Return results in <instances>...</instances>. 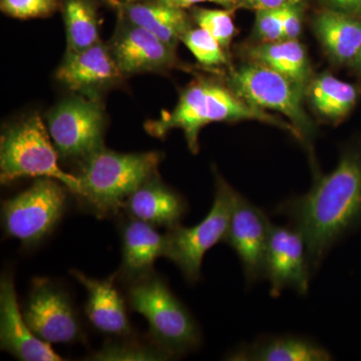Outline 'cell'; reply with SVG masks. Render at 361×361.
I'll list each match as a JSON object with an SVG mask.
<instances>
[{"instance_id":"obj_1","label":"cell","mask_w":361,"mask_h":361,"mask_svg":"<svg viewBox=\"0 0 361 361\" xmlns=\"http://www.w3.org/2000/svg\"><path fill=\"white\" fill-rule=\"evenodd\" d=\"M275 214L300 233L310 270H317L329 249L361 219V154L344 152L331 173L316 175L307 193L287 199Z\"/></svg>"},{"instance_id":"obj_2","label":"cell","mask_w":361,"mask_h":361,"mask_svg":"<svg viewBox=\"0 0 361 361\" xmlns=\"http://www.w3.org/2000/svg\"><path fill=\"white\" fill-rule=\"evenodd\" d=\"M255 120L280 128L300 140L290 123L254 108L237 96L229 85L226 87L210 80H199L183 90L179 102L171 113L159 120L146 123V130L155 137H163L169 130L184 132L188 147L194 154L199 151V134L212 123H231Z\"/></svg>"},{"instance_id":"obj_3","label":"cell","mask_w":361,"mask_h":361,"mask_svg":"<svg viewBox=\"0 0 361 361\" xmlns=\"http://www.w3.org/2000/svg\"><path fill=\"white\" fill-rule=\"evenodd\" d=\"M158 152L123 154L103 148L80 161L78 198L99 217L116 213L146 180L157 175Z\"/></svg>"},{"instance_id":"obj_4","label":"cell","mask_w":361,"mask_h":361,"mask_svg":"<svg viewBox=\"0 0 361 361\" xmlns=\"http://www.w3.org/2000/svg\"><path fill=\"white\" fill-rule=\"evenodd\" d=\"M59 153L49 130L39 115L23 118L7 128L0 140V180L8 184L25 177L51 178L80 197L82 184L78 176L59 166Z\"/></svg>"},{"instance_id":"obj_5","label":"cell","mask_w":361,"mask_h":361,"mask_svg":"<svg viewBox=\"0 0 361 361\" xmlns=\"http://www.w3.org/2000/svg\"><path fill=\"white\" fill-rule=\"evenodd\" d=\"M129 303L146 318L151 336L171 357L185 355L200 343V330L193 316L161 278L149 275L133 282Z\"/></svg>"},{"instance_id":"obj_6","label":"cell","mask_w":361,"mask_h":361,"mask_svg":"<svg viewBox=\"0 0 361 361\" xmlns=\"http://www.w3.org/2000/svg\"><path fill=\"white\" fill-rule=\"evenodd\" d=\"M228 85L254 108L286 116L300 135L301 141L312 135L313 123L303 106L305 90L290 78L268 66L250 61L231 68Z\"/></svg>"},{"instance_id":"obj_7","label":"cell","mask_w":361,"mask_h":361,"mask_svg":"<svg viewBox=\"0 0 361 361\" xmlns=\"http://www.w3.org/2000/svg\"><path fill=\"white\" fill-rule=\"evenodd\" d=\"M215 196L205 219L194 227L178 225L166 234L165 257L170 259L190 283L198 281L207 251L225 241L237 192L216 174Z\"/></svg>"},{"instance_id":"obj_8","label":"cell","mask_w":361,"mask_h":361,"mask_svg":"<svg viewBox=\"0 0 361 361\" xmlns=\"http://www.w3.org/2000/svg\"><path fill=\"white\" fill-rule=\"evenodd\" d=\"M47 120L61 158L82 161L104 148L106 116L97 94L78 92L66 97L47 114Z\"/></svg>"},{"instance_id":"obj_9","label":"cell","mask_w":361,"mask_h":361,"mask_svg":"<svg viewBox=\"0 0 361 361\" xmlns=\"http://www.w3.org/2000/svg\"><path fill=\"white\" fill-rule=\"evenodd\" d=\"M65 185L51 178H39L20 194L2 204L7 236L32 245L51 232L66 208Z\"/></svg>"},{"instance_id":"obj_10","label":"cell","mask_w":361,"mask_h":361,"mask_svg":"<svg viewBox=\"0 0 361 361\" xmlns=\"http://www.w3.org/2000/svg\"><path fill=\"white\" fill-rule=\"evenodd\" d=\"M23 316L33 334L47 343H73L82 336L68 294L45 278L33 281Z\"/></svg>"},{"instance_id":"obj_11","label":"cell","mask_w":361,"mask_h":361,"mask_svg":"<svg viewBox=\"0 0 361 361\" xmlns=\"http://www.w3.org/2000/svg\"><path fill=\"white\" fill-rule=\"evenodd\" d=\"M108 47L123 75L163 73L178 66L175 49L125 18H118Z\"/></svg>"},{"instance_id":"obj_12","label":"cell","mask_w":361,"mask_h":361,"mask_svg":"<svg viewBox=\"0 0 361 361\" xmlns=\"http://www.w3.org/2000/svg\"><path fill=\"white\" fill-rule=\"evenodd\" d=\"M271 226L264 211L242 195H235L225 242L238 255L248 284L264 277Z\"/></svg>"},{"instance_id":"obj_13","label":"cell","mask_w":361,"mask_h":361,"mask_svg":"<svg viewBox=\"0 0 361 361\" xmlns=\"http://www.w3.org/2000/svg\"><path fill=\"white\" fill-rule=\"evenodd\" d=\"M310 267L305 242L293 227L271 226L266 251L264 277L270 282L271 295L278 297L286 288L299 294L310 288Z\"/></svg>"},{"instance_id":"obj_14","label":"cell","mask_w":361,"mask_h":361,"mask_svg":"<svg viewBox=\"0 0 361 361\" xmlns=\"http://www.w3.org/2000/svg\"><path fill=\"white\" fill-rule=\"evenodd\" d=\"M0 344L1 349L23 361L63 360L26 323L11 273H4L0 281Z\"/></svg>"},{"instance_id":"obj_15","label":"cell","mask_w":361,"mask_h":361,"mask_svg":"<svg viewBox=\"0 0 361 361\" xmlns=\"http://www.w3.org/2000/svg\"><path fill=\"white\" fill-rule=\"evenodd\" d=\"M108 44L102 42L78 51H66L56 78L73 92L96 94L123 78Z\"/></svg>"},{"instance_id":"obj_16","label":"cell","mask_w":361,"mask_h":361,"mask_svg":"<svg viewBox=\"0 0 361 361\" xmlns=\"http://www.w3.org/2000/svg\"><path fill=\"white\" fill-rule=\"evenodd\" d=\"M118 18L153 33L176 49L182 35L191 27L184 9L161 4L157 0H106Z\"/></svg>"},{"instance_id":"obj_17","label":"cell","mask_w":361,"mask_h":361,"mask_svg":"<svg viewBox=\"0 0 361 361\" xmlns=\"http://www.w3.org/2000/svg\"><path fill=\"white\" fill-rule=\"evenodd\" d=\"M125 207L130 217L154 227H167L168 230L180 225L187 210L182 197L166 186L158 174L137 188L126 202Z\"/></svg>"},{"instance_id":"obj_18","label":"cell","mask_w":361,"mask_h":361,"mask_svg":"<svg viewBox=\"0 0 361 361\" xmlns=\"http://www.w3.org/2000/svg\"><path fill=\"white\" fill-rule=\"evenodd\" d=\"M73 276L87 291L85 312L90 323L99 331L111 336H123L130 332L125 300L116 288L114 279H92L80 271H71Z\"/></svg>"},{"instance_id":"obj_19","label":"cell","mask_w":361,"mask_h":361,"mask_svg":"<svg viewBox=\"0 0 361 361\" xmlns=\"http://www.w3.org/2000/svg\"><path fill=\"white\" fill-rule=\"evenodd\" d=\"M123 276L135 282L152 275L159 257H165L166 235L154 226L130 218L122 228Z\"/></svg>"},{"instance_id":"obj_20","label":"cell","mask_w":361,"mask_h":361,"mask_svg":"<svg viewBox=\"0 0 361 361\" xmlns=\"http://www.w3.org/2000/svg\"><path fill=\"white\" fill-rule=\"evenodd\" d=\"M236 361H326L331 355L319 344L296 336H265L233 350Z\"/></svg>"},{"instance_id":"obj_21","label":"cell","mask_w":361,"mask_h":361,"mask_svg":"<svg viewBox=\"0 0 361 361\" xmlns=\"http://www.w3.org/2000/svg\"><path fill=\"white\" fill-rule=\"evenodd\" d=\"M316 35L338 63H353L361 49V21L341 11H323L314 20Z\"/></svg>"},{"instance_id":"obj_22","label":"cell","mask_w":361,"mask_h":361,"mask_svg":"<svg viewBox=\"0 0 361 361\" xmlns=\"http://www.w3.org/2000/svg\"><path fill=\"white\" fill-rule=\"evenodd\" d=\"M246 52L249 61L278 71L304 90L312 78L307 54L303 45L297 39L262 42L249 47Z\"/></svg>"},{"instance_id":"obj_23","label":"cell","mask_w":361,"mask_h":361,"mask_svg":"<svg viewBox=\"0 0 361 361\" xmlns=\"http://www.w3.org/2000/svg\"><path fill=\"white\" fill-rule=\"evenodd\" d=\"M314 110L331 121L344 118L357 101V90L353 85L324 73L310 78L305 90Z\"/></svg>"},{"instance_id":"obj_24","label":"cell","mask_w":361,"mask_h":361,"mask_svg":"<svg viewBox=\"0 0 361 361\" xmlns=\"http://www.w3.org/2000/svg\"><path fill=\"white\" fill-rule=\"evenodd\" d=\"M68 51H78L101 42L96 0H63Z\"/></svg>"},{"instance_id":"obj_25","label":"cell","mask_w":361,"mask_h":361,"mask_svg":"<svg viewBox=\"0 0 361 361\" xmlns=\"http://www.w3.org/2000/svg\"><path fill=\"white\" fill-rule=\"evenodd\" d=\"M183 42L201 65L208 68L226 65L228 56L222 45L202 27H190L182 35Z\"/></svg>"},{"instance_id":"obj_26","label":"cell","mask_w":361,"mask_h":361,"mask_svg":"<svg viewBox=\"0 0 361 361\" xmlns=\"http://www.w3.org/2000/svg\"><path fill=\"white\" fill-rule=\"evenodd\" d=\"M171 356L160 348H155L137 341L110 342L90 356L101 361L166 360Z\"/></svg>"},{"instance_id":"obj_27","label":"cell","mask_w":361,"mask_h":361,"mask_svg":"<svg viewBox=\"0 0 361 361\" xmlns=\"http://www.w3.org/2000/svg\"><path fill=\"white\" fill-rule=\"evenodd\" d=\"M233 9H195L193 18L199 27L203 28L218 40L227 51L234 39L236 28L233 23Z\"/></svg>"},{"instance_id":"obj_28","label":"cell","mask_w":361,"mask_h":361,"mask_svg":"<svg viewBox=\"0 0 361 361\" xmlns=\"http://www.w3.org/2000/svg\"><path fill=\"white\" fill-rule=\"evenodd\" d=\"M59 6V0H0L2 13L18 20L47 18Z\"/></svg>"},{"instance_id":"obj_29","label":"cell","mask_w":361,"mask_h":361,"mask_svg":"<svg viewBox=\"0 0 361 361\" xmlns=\"http://www.w3.org/2000/svg\"><path fill=\"white\" fill-rule=\"evenodd\" d=\"M255 32L262 42L285 39L280 9L256 11Z\"/></svg>"},{"instance_id":"obj_30","label":"cell","mask_w":361,"mask_h":361,"mask_svg":"<svg viewBox=\"0 0 361 361\" xmlns=\"http://www.w3.org/2000/svg\"><path fill=\"white\" fill-rule=\"evenodd\" d=\"M285 39H297L302 30L301 4H290L280 8Z\"/></svg>"},{"instance_id":"obj_31","label":"cell","mask_w":361,"mask_h":361,"mask_svg":"<svg viewBox=\"0 0 361 361\" xmlns=\"http://www.w3.org/2000/svg\"><path fill=\"white\" fill-rule=\"evenodd\" d=\"M157 1L180 9L188 8V7L201 4V2H213V4L225 7L226 9H233V11L237 7L241 6V0H157Z\"/></svg>"},{"instance_id":"obj_32","label":"cell","mask_w":361,"mask_h":361,"mask_svg":"<svg viewBox=\"0 0 361 361\" xmlns=\"http://www.w3.org/2000/svg\"><path fill=\"white\" fill-rule=\"evenodd\" d=\"M290 4H301V0H241V6H247L256 11L280 9Z\"/></svg>"},{"instance_id":"obj_33","label":"cell","mask_w":361,"mask_h":361,"mask_svg":"<svg viewBox=\"0 0 361 361\" xmlns=\"http://www.w3.org/2000/svg\"><path fill=\"white\" fill-rule=\"evenodd\" d=\"M334 11L344 13H361V0H323Z\"/></svg>"},{"instance_id":"obj_34","label":"cell","mask_w":361,"mask_h":361,"mask_svg":"<svg viewBox=\"0 0 361 361\" xmlns=\"http://www.w3.org/2000/svg\"><path fill=\"white\" fill-rule=\"evenodd\" d=\"M353 65H355L356 68H358V70L361 71V49L360 54H358V56H356L355 61H353Z\"/></svg>"}]
</instances>
